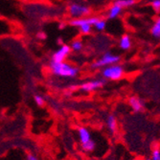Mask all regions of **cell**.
<instances>
[{"mask_svg":"<svg viewBox=\"0 0 160 160\" xmlns=\"http://www.w3.org/2000/svg\"><path fill=\"white\" fill-rule=\"evenodd\" d=\"M92 27L93 26L90 25V24H84V25L79 27V29H80V32L82 34H83V35H88L92 31Z\"/></svg>","mask_w":160,"mask_h":160,"instance_id":"19","label":"cell"},{"mask_svg":"<svg viewBox=\"0 0 160 160\" xmlns=\"http://www.w3.org/2000/svg\"><path fill=\"white\" fill-rule=\"evenodd\" d=\"M99 18H95V17H91V18H72L69 22V24L73 27H81L84 24H90L92 26H94V24L97 22Z\"/></svg>","mask_w":160,"mask_h":160,"instance_id":"7","label":"cell"},{"mask_svg":"<svg viewBox=\"0 0 160 160\" xmlns=\"http://www.w3.org/2000/svg\"><path fill=\"white\" fill-rule=\"evenodd\" d=\"M107 126L111 133H115L117 132L118 124H117V119H116L114 115H108V117L107 119Z\"/></svg>","mask_w":160,"mask_h":160,"instance_id":"11","label":"cell"},{"mask_svg":"<svg viewBox=\"0 0 160 160\" xmlns=\"http://www.w3.org/2000/svg\"><path fill=\"white\" fill-rule=\"evenodd\" d=\"M71 47L70 45L63 44L60 46V48L58 49L52 56V61L53 62H62L66 60V58L70 55L71 53Z\"/></svg>","mask_w":160,"mask_h":160,"instance_id":"6","label":"cell"},{"mask_svg":"<svg viewBox=\"0 0 160 160\" xmlns=\"http://www.w3.org/2000/svg\"><path fill=\"white\" fill-rule=\"evenodd\" d=\"M142 160H152L151 158H144V159H142Z\"/></svg>","mask_w":160,"mask_h":160,"instance_id":"26","label":"cell"},{"mask_svg":"<svg viewBox=\"0 0 160 160\" xmlns=\"http://www.w3.org/2000/svg\"><path fill=\"white\" fill-rule=\"evenodd\" d=\"M89 160H93V159H89Z\"/></svg>","mask_w":160,"mask_h":160,"instance_id":"29","label":"cell"},{"mask_svg":"<svg viewBox=\"0 0 160 160\" xmlns=\"http://www.w3.org/2000/svg\"><path fill=\"white\" fill-rule=\"evenodd\" d=\"M151 5L155 12H160V0H152Z\"/></svg>","mask_w":160,"mask_h":160,"instance_id":"21","label":"cell"},{"mask_svg":"<svg viewBox=\"0 0 160 160\" xmlns=\"http://www.w3.org/2000/svg\"><path fill=\"white\" fill-rule=\"evenodd\" d=\"M70 47H71V50L74 51V52H80L82 51V47H83V44H82V41L81 39H75L72 41V43L70 44Z\"/></svg>","mask_w":160,"mask_h":160,"instance_id":"15","label":"cell"},{"mask_svg":"<svg viewBox=\"0 0 160 160\" xmlns=\"http://www.w3.org/2000/svg\"><path fill=\"white\" fill-rule=\"evenodd\" d=\"M26 160H38V156L34 153H27V156H26Z\"/></svg>","mask_w":160,"mask_h":160,"instance_id":"22","label":"cell"},{"mask_svg":"<svg viewBox=\"0 0 160 160\" xmlns=\"http://www.w3.org/2000/svg\"><path fill=\"white\" fill-rule=\"evenodd\" d=\"M112 1H114V2H115V1H117V0H112Z\"/></svg>","mask_w":160,"mask_h":160,"instance_id":"28","label":"cell"},{"mask_svg":"<svg viewBox=\"0 0 160 160\" xmlns=\"http://www.w3.org/2000/svg\"><path fill=\"white\" fill-rule=\"evenodd\" d=\"M151 33L152 35L156 38H160V16L158 17V18L156 19V21L154 22L153 26L151 29Z\"/></svg>","mask_w":160,"mask_h":160,"instance_id":"13","label":"cell"},{"mask_svg":"<svg viewBox=\"0 0 160 160\" xmlns=\"http://www.w3.org/2000/svg\"><path fill=\"white\" fill-rule=\"evenodd\" d=\"M152 160H160V147L158 145H154L152 151Z\"/></svg>","mask_w":160,"mask_h":160,"instance_id":"18","label":"cell"},{"mask_svg":"<svg viewBox=\"0 0 160 160\" xmlns=\"http://www.w3.org/2000/svg\"><path fill=\"white\" fill-rule=\"evenodd\" d=\"M132 160H141V159H139V158H134V159H132Z\"/></svg>","mask_w":160,"mask_h":160,"instance_id":"27","label":"cell"},{"mask_svg":"<svg viewBox=\"0 0 160 160\" xmlns=\"http://www.w3.org/2000/svg\"><path fill=\"white\" fill-rule=\"evenodd\" d=\"M120 61H121V57L119 55L112 54V53H106L105 55L102 56L99 60L95 61L91 64V67L93 69H100V68H104L111 64H116Z\"/></svg>","mask_w":160,"mask_h":160,"instance_id":"3","label":"cell"},{"mask_svg":"<svg viewBox=\"0 0 160 160\" xmlns=\"http://www.w3.org/2000/svg\"><path fill=\"white\" fill-rule=\"evenodd\" d=\"M90 12L91 10L88 6L80 3H72L68 7V13L72 18H86V16H89Z\"/></svg>","mask_w":160,"mask_h":160,"instance_id":"4","label":"cell"},{"mask_svg":"<svg viewBox=\"0 0 160 160\" xmlns=\"http://www.w3.org/2000/svg\"><path fill=\"white\" fill-rule=\"evenodd\" d=\"M97 31H99V32H102V31H104L105 29H106V27H107V21L105 20V19H98L97 20V22L94 24V26H93Z\"/></svg>","mask_w":160,"mask_h":160,"instance_id":"17","label":"cell"},{"mask_svg":"<svg viewBox=\"0 0 160 160\" xmlns=\"http://www.w3.org/2000/svg\"><path fill=\"white\" fill-rule=\"evenodd\" d=\"M119 46L124 51L130 49V47H132V38H130L128 35H124L121 37L119 41Z\"/></svg>","mask_w":160,"mask_h":160,"instance_id":"12","label":"cell"},{"mask_svg":"<svg viewBox=\"0 0 160 160\" xmlns=\"http://www.w3.org/2000/svg\"><path fill=\"white\" fill-rule=\"evenodd\" d=\"M58 44H59L60 46L63 44V42H62V39L61 38H58Z\"/></svg>","mask_w":160,"mask_h":160,"instance_id":"24","label":"cell"},{"mask_svg":"<svg viewBox=\"0 0 160 160\" xmlns=\"http://www.w3.org/2000/svg\"><path fill=\"white\" fill-rule=\"evenodd\" d=\"M82 148L84 152H93L96 148V144L95 142L91 139L89 141H87L83 144H82Z\"/></svg>","mask_w":160,"mask_h":160,"instance_id":"14","label":"cell"},{"mask_svg":"<svg viewBox=\"0 0 160 160\" xmlns=\"http://www.w3.org/2000/svg\"><path fill=\"white\" fill-rule=\"evenodd\" d=\"M124 67L118 63H116L104 67V69L102 70V76L104 77V79L107 80L117 81L124 76Z\"/></svg>","mask_w":160,"mask_h":160,"instance_id":"2","label":"cell"},{"mask_svg":"<svg viewBox=\"0 0 160 160\" xmlns=\"http://www.w3.org/2000/svg\"><path fill=\"white\" fill-rule=\"evenodd\" d=\"M122 11H123V8L114 2V4L111 5L110 8L108 9V18L109 19H114V18H118V17L120 16V13L122 12Z\"/></svg>","mask_w":160,"mask_h":160,"instance_id":"9","label":"cell"},{"mask_svg":"<svg viewBox=\"0 0 160 160\" xmlns=\"http://www.w3.org/2000/svg\"><path fill=\"white\" fill-rule=\"evenodd\" d=\"M78 134H79V139L82 144L91 140V135L89 130L84 127H81L78 128Z\"/></svg>","mask_w":160,"mask_h":160,"instance_id":"10","label":"cell"},{"mask_svg":"<svg viewBox=\"0 0 160 160\" xmlns=\"http://www.w3.org/2000/svg\"><path fill=\"white\" fill-rule=\"evenodd\" d=\"M49 69L53 75L62 77V78L72 79V78H75L79 73L78 67L65 62H58L51 61L49 63Z\"/></svg>","mask_w":160,"mask_h":160,"instance_id":"1","label":"cell"},{"mask_svg":"<svg viewBox=\"0 0 160 160\" xmlns=\"http://www.w3.org/2000/svg\"><path fill=\"white\" fill-rule=\"evenodd\" d=\"M34 101H35L36 105L38 106V107H43L45 105V99L43 98L41 95H38V94L35 95L34 96Z\"/></svg>","mask_w":160,"mask_h":160,"instance_id":"20","label":"cell"},{"mask_svg":"<svg viewBox=\"0 0 160 160\" xmlns=\"http://www.w3.org/2000/svg\"><path fill=\"white\" fill-rule=\"evenodd\" d=\"M115 3L121 6L123 9H125L133 6L136 3V0H117V1H115Z\"/></svg>","mask_w":160,"mask_h":160,"instance_id":"16","label":"cell"},{"mask_svg":"<svg viewBox=\"0 0 160 160\" xmlns=\"http://www.w3.org/2000/svg\"><path fill=\"white\" fill-rule=\"evenodd\" d=\"M128 104H129L130 108H132V110L135 112H141L144 109V103L142 102V100L140 98H138L137 96L130 97L128 100Z\"/></svg>","mask_w":160,"mask_h":160,"instance_id":"8","label":"cell"},{"mask_svg":"<svg viewBox=\"0 0 160 160\" xmlns=\"http://www.w3.org/2000/svg\"><path fill=\"white\" fill-rule=\"evenodd\" d=\"M63 27H64V24H61L60 25V28H63Z\"/></svg>","mask_w":160,"mask_h":160,"instance_id":"25","label":"cell"},{"mask_svg":"<svg viewBox=\"0 0 160 160\" xmlns=\"http://www.w3.org/2000/svg\"><path fill=\"white\" fill-rule=\"evenodd\" d=\"M106 83L104 79H98V80H91L88 82H85L80 85V89L83 92H92L95 91Z\"/></svg>","mask_w":160,"mask_h":160,"instance_id":"5","label":"cell"},{"mask_svg":"<svg viewBox=\"0 0 160 160\" xmlns=\"http://www.w3.org/2000/svg\"><path fill=\"white\" fill-rule=\"evenodd\" d=\"M37 37H38V38H39V39H45V38H47V36H46V34H45L44 32H38V35H37Z\"/></svg>","mask_w":160,"mask_h":160,"instance_id":"23","label":"cell"}]
</instances>
